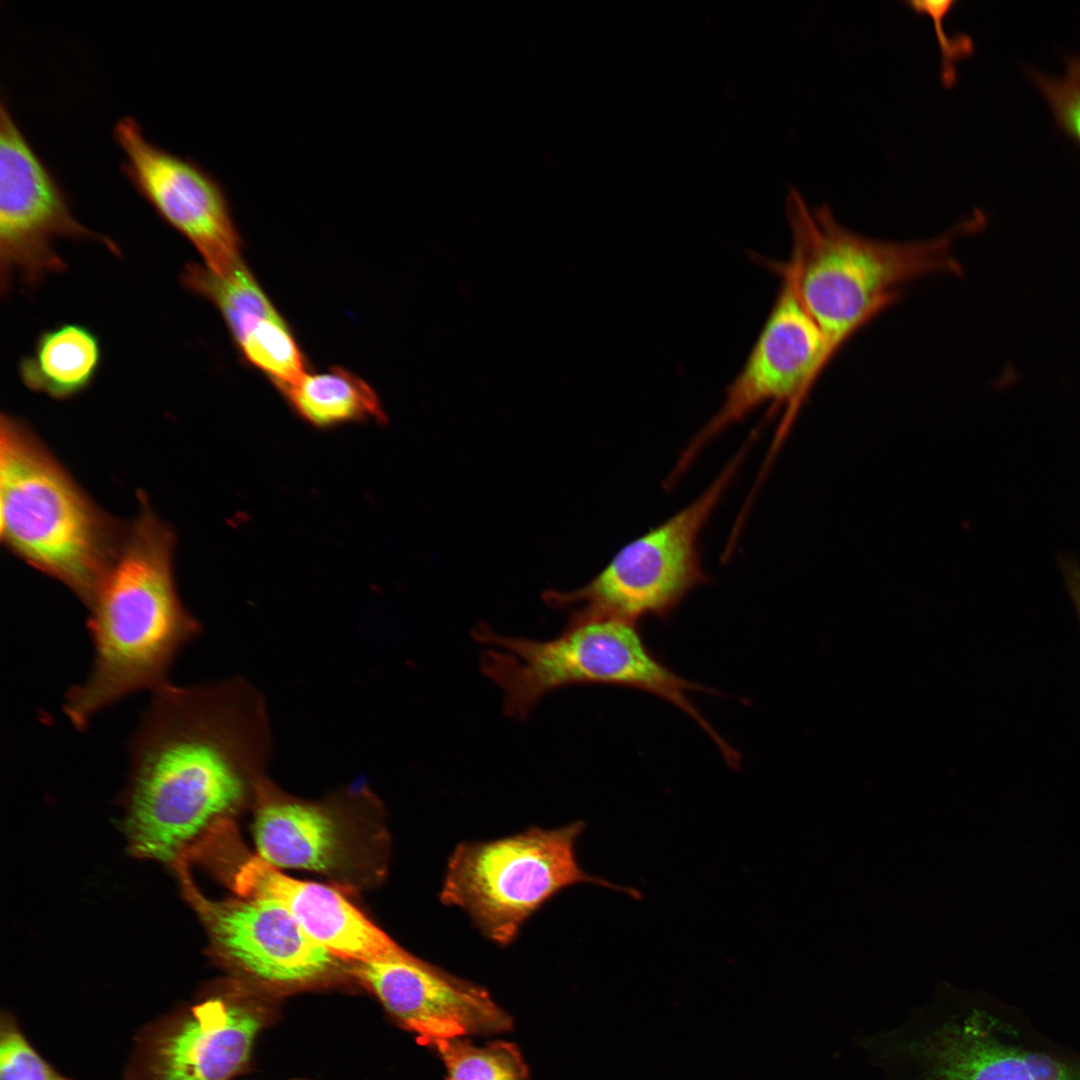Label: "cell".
I'll list each match as a JSON object with an SVG mask.
<instances>
[{"label": "cell", "mask_w": 1080, "mask_h": 1080, "mask_svg": "<svg viewBox=\"0 0 1080 1080\" xmlns=\"http://www.w3.org/2000/svg\"><path fill=\"white\" fill-rule=\"evenodd\" d=\"M955 0H913L905 2L915 12L932 19L941 51V80L946 87L957 81L955 62L972 54L974 44L966 34L948 37L943 26L946 15L953 9Z\"/></svg>", "instance_id": "cb8c5ba5"}, {"label": "cell", "mask_w": 1080, "mask_h": 1080, "mask_svg": "<svg viewBox=\"0 0 1080 1080\" xmlns=\"http://www.w3.org/2000/svg\"><path fill=\"white\" fill-rule=\"evenodd\" d=\"M265 1019L260 1006L242 997L210 996L143 1033L130 1079L232 1080Z\"/></svg>", "instance_id": "4fadbf2b"}, {"label": "cell", "mask_w": 1080, "mask_h": 1080, "mask_svg": "<svg viewBox=\"0 0 1080 1080\" xmlns=\"http://www.w3.org/2000/svg\"><path fill=\"white\" fill-rule=\"evenodd\" d=\"M781 284L770 313L718 411L685 447L667 482L686 471L711 439L757 408L784 405L762 472L783 445L813 386L825 371L822 335L804 308L793 282L781 271Z\"/></svg>", "instance_id": "ba28073f"}, {"label": "cell", "mask_w": 1080, "mask_h": 1080, "mask_svg": "<svg viewBox=\"0 0 1080 1080\" xmlns=\"http://www.w3.org/2000/svg\"><path fill=\"white\" fill-rule=\"evenodd\" d=\"M141 504L88 606L94 659L86 680L70 688L64 702L78 730L120 700L167 683L174 658L199 632L177 593L174 534L144 496Z\"/></svg>", "instance_id": "7a4b0ae2"}, {"label": "cell", "mask_w": 1080, "mask_h": 1080, "mask_svg": "<svg viewBox=\"0 0 1080 1080\" xmlns=\"http://www.w3.org/2000/svg\"><path fill=\"white\" fill-rule=\"evenodd\" d=\"M236 343L245 359L268 375L280 390L306 374L302 353L279 314L259 321Z\"/></svg>", "instance_id": "44dd1931"}, {"label": "cell", "mask_w": 1080, "mask_h": 1080, "mask_svg": "<svg viewBox=\"0 0 1080 1080\" xmlns=\"http://www.w3.org/2000/svg\"><path fill=\"white\" fill-rule=\"evenodd\" d=\"M225 687L165 683L130 745L125 831L137 857L176 867L245 795L244 751Z\"/></svg>", "instance_id": "6da1fadb"}, {"label": "cell", "mask_w": 1080, "mask_h": 1080, "mask_svg": "<svg viewBox=\"0 0 1080 1080\" xmlns=\"http://www.w3.org/2000/svg\"><path fill=\"white\" fill-rule=\"evenodd\" d=\"M281 392L301 417L317 427L364 421L382 424L386 420L375 391L343 368L305 374Z\"/></svg>", "instance_id": "ac0fdd59"}, {"label": "cell", "mask_w": 1080, "mask_h": 1080, "mask_svg": "<svg viewBox=\"0 0 1080 1080\" xmlns=\"http://www.w3.org/2000/svg\"><path fill=\"white\" fill-rule=\"evenodd\" d=\"M747 445L710 485L680 511L621 548L587 585L551 594L553 604L585 602L635 621L665 619L700 585L710 581L702 566L699 537L745 457Z\"/></svg>", "instance_id": "52a82bcc"}, {"label": "cell", "mask_w": 1080, "mask_h": 1080, "mask_svg": "<svg viewBox=\"0 0 1080 1080\" xmlns=\"http://www.w3.org/2000/svg\"><path fill=\"white\" fill-rule=\"evenodd\" d=\"M348 973L423 1044L501 1033L512 1019L482 986L427 963L401 948L376 960L349 963Z\"/></svg>", "instance_id": "7c38bea8"}, {"label": "cell", "mask_w": 1080, "mask_h": 1080, "mask_svg": "<svg viewBox=\"0 0 1080 1080\" xmlns=\"http://www.w3.org/2000/svg\"><path fill=\"white\" fill-rule=\"evenodd\" d=\"M786 215L790 257L773 266L789 276L817 325L825 369L851 337L898 302L906 284L930 275L961 274L952 246L983 222L975 213L929 239H875L844 227L826 203L810 210L796 189L787 197Z\"/></svg>", "instance_id": "3957f363"}, {"label": "cell", "mask_w": 1080, "mask_h": 1080, "mask_svg": "<svg viewBox=\"0 0 1080 1080\" xmlns=\"http://www.w3.org/2000/svg\"><path fill=\"white\" fill-rule=\"evenodd\" d=\"M1026 73L1046 100L1057 126L1080 147V49L1065 57L1061 73L1033 67Z\"/></svg>", "instance_id": "7402d4cb"}, {"label": "cell", "mask_w": 1080, "mask_h": 1080, "mask_svg": "<svg viewBox=\"0 0 1080 1080\" xmlns=\"http://www.w3.org/2000/svg\"><path fill=\"white\" fill-rule=\"evenodd\" d=\"M93 239L117 247L83 226L51 170L28 142L8 105H0V272L1 290L17 276L37 285L65 270L53 243L58 238Z\"/></svg>", "instance_id": "9c48e42d"}, {"label": "cell", "mask_w": 1080, "mask_h": 1080, "mask_svg": "<svg viewBox=\"0 0 1080 1080\" xmlns=\"http://www.w3.org/2000/svg\"><path fill=\"white\" fill-rule=\"evenodd\" d=\"M0 499L1 538L7 547L89 606L125 533L24 423L4 414Z\"/></svg>", "instance_id": "5b68a950"}, {"label": "cell", "mask_w": 1080, "mask_h": 1080, "mask_svg": "<svg viewBox=\"0 0 1080 1080\" xmlns=\"http://www.w3.org/2000/svg\"><path fill=\"white\" fill-rule=\"evenodd\" d=\"M253 835L258 857L277 869L327 871L341 852L334 819L319 807L291 800H271L260 806Z\"/></svg>", "instance_id": "2e32d148"}, {"label": "cell", "mask_w": 1080, "mask_h": 1080, "mask_svg": "<svg viewBox=\"0 0 1080 1080\" xmlns=\"http://www.w3.org/2000/svg\"><path fill=\"white\" fill-rule=\"evenodd\" d=\"M474 638L486 646L482 673L502 691L508 716L521 720L548 693L573 684H607L657 696L689 716L711 738L723 758L735 749L690 699L691 692L714 693L663 663L648 647L639 622L584 607L564 631L549 640L501 635L478 625Z\"/></svg>", "instance_id": "277c9868"}, {"label": "cell", "mask_w": 1080, "mask_h": 1080, "mask_svg": "<svg viewBox=\"0 0 1080 1080\" xmlns=\"http://www.w3.org/2000/svg\"><path fill=\"white\" fill-rule=\"evenodd\" d=\"M0 1080H71L58 1073L30 1044L15 1018L0 1021Z\"/></svg>", "instance_id": "603a6c76"}, {"label": "cell", "mask_w": 1080, "mask_h": 1080, "mask_svg": "<svg viewBox=\"0 0 1080 1080\" xmlns=\"http://www.w3.org/2000/svg\"><path fill=\"white\" fill-rule=\"evenodd\" d=\"M233 887L242 897L276 900L312 940L348 963L380 959L402 948L337 890L286 876L258 856L238 867Z\"/></svg>", "instance_id": "9a60e30c"}, {"label": "cell", "mask_w": 1080, "mask_h": 1080, "mask_svg": "<svg viewBox=\"0 0 1080 1080\" xmlns=\"http://www.w3.org/2000/svg\"><path fill=\"white\" fill-rule=\"evenodd\" d=\"M425 1045L438 1052L447 1080H528L526 1064L512 1043L476 1046L459 1037L432 1040Z\"/></svg>", "instance_id": "ffe728a7"}, {"label": "cell", "mask_w": 1080, "mask_h": 1080, "mask_svg": "<svg viewBox=\"0 0 1080 1080\" xmlns=\"http://www.w3.org/2000/svg\"><path fill=\"white\" fill-rule=\"evenodd\" d=\"M928 1080H1080V1055L1034 1046L974 1013L926 1039Z\"/></svg>", "instance_id": "5bb4252c"}, {"label": "cell", "mask_w": 1080, "mask_h": 1080, "mask_svg": "<svg viewBox=\"0 0 1080 1080\" xmlns=\"http://www.w3.org/2000/svg\"><path fill=\"white\" fill-rule=\"evenodd\" d=\"M186 864L175 867L184 894L214 953L227 966L278 989L318 983L336 968L337 958L312 940L279 902L242 896L207 899L191 881Z\"/></svg>", "instance_id": "30bf717a"}, {"label": "cell", "mask_w": 1080, "mask_h": 1080, "mask_svg": "<svg viewBox=\"0 0 1080 1080\" xmlns=\"http://www.w3.org/2000/svg\"><path fill=\"white\" fill-rule=\"evenodd\" d=\"M113 137L123 153L121 171L157 214L193 244L217 274L240 259V237L222 184L197 162L150 142L132 117L121 118Z\"/></svg>", "instance_id": "8fae6325"}, {"label": "cell", "mask_w": 1080, "mask_h": 1080, "mask_svg": "<svg viewBox=\"0 0 1080 1080\" xmlns=\"http://www.w3.org/2000/svg\"><path fill=\"white\" fill-rule=\"evenodd\" d=\"M1059 564L1067 592L1080 623V563L1070 555H1063Z\"/></svg>", "instance_id": "d4e9b609"}, {"label": "cell", "mask_w": 1080, "mask_h": 1080, "mask_svg": "<svg viewBox=\"0 0 1080 1080\" xmlns=\"http://www.w3.org/2000/svg\"><path fill=\"white\" fill-rule=\"evenodd\" d=\"M181 280L187 289L216 306L235 342L259 321L278 314L242 262L224 274L188 264Z\"/></svg>", "instance_id": "d6986e66"}, {"label": "cell", "mask_w": 1080, "mask_h": 1080, "mask_svg": "<svg viewBox=\"0 0 1080 1080\" xmlns=\"http://www.w3.org/2000/svg\"><path fill=\"white\" fill-rule=\"evenodd\" d=\"M98 337L78 323H65L38 337L33 351L19 364L29 389L56 399L71 398L94 380L101 363Z\"/></svg>", "instance_id": "e0dca14e"}, {"label": "cell", "mask_w": 1080, "mask_h": 1080, "mask_svg": "<svg viewBox=\"0 0 1080 1080\" xmlns=\"http://www.w3.org/2000/svg\"><path fill=\"white\" fill-rule=\"evenodd\" d=\"M584 829L585 823L577 821L555 829L533 827L495 840L462 842L448 859L441 902L463 910L494 943L508 945L536 910L572 885L594 884L639 900L635 888L581 868L576 843Z\"/></svg>", "instance_id": "8992f818"}]
</instances>
